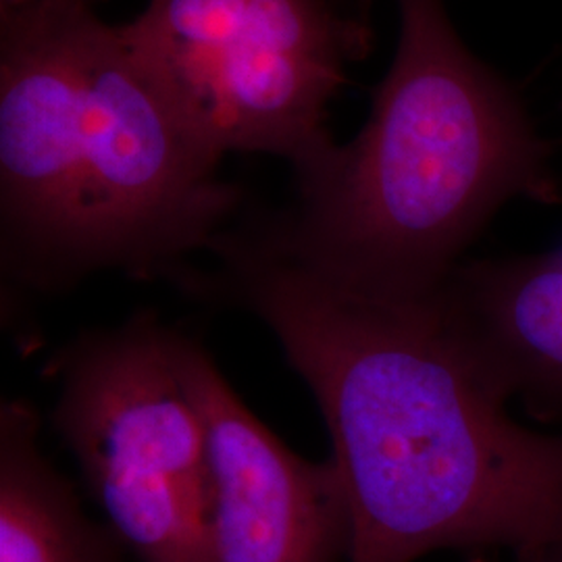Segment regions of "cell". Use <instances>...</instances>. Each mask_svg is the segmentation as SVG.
Here are the masks:
<instances>
[{
  "label": "cell",
  "mask_w": 562,
  "mask_h": 562,
  "mask_svg": "<svg viewBox=\"0 0 562 562\" xmlns=\"http://www.w3.org/2000/svg\"><path fill=\"white\" fill-rule=\"evenodd\" d=\"M211 273L173 280L234 302L278 338L331 434L350 513V562H415L440 550L562 548V431L508 413L434 299L346 292L262 227L225 232Z\"/></svg>",
  "instance_id": "1"
},
{
  "label": "cell",
  "mask_w": 562,
  "mask_h": 562,
  "mask_svg": "<svg viewBox=\"0 0 562 562\" xmlns=\"http://www.w3.org/2000/svg\"><path fill=\"white\" fill-rule=\"evenodd\" d=\"M92 0H0L2 269L59 290L178 276L240 194Z\"/></svg>",
  "instance_id": "2"
},
{
  "label": "cell",
  "mask_w": 562,
  "mask_h": 562,
  "mask_svg": "<svg viewBox=\"0 0 562 562\" xmlns=\"http://www.w3.org/2000/svg\"><path fill=\"white\" fill-rule=\"evenodd\" d=\"M398 7L364 127L299 173V206L262 229L346 292L425 302L506 202L559 204L562 183L521 94L462 44L443 0Z\"/></svg>",
  "instance_id": "3"
},
{
  "label": "cell",
  "mask_w": 562,
  "mask_h": 562,
  "mask_svg": "<svg viewBox=\"0 0 562 562\" xmlns=\"http://www.w3.org/2000/svg\"><path fill=\"white\" fill-rule=\"evenodd\" d=\"M121 30L206 148L296 176L336 146L327 104L371 48L367 0H148Z\"/></svg>",
  "instance_id": "4"
},
{
  "label": "cell",
  "mask_w": 562,
  "mask_h": 562,
  "mask_svg": "<svg viewBox=\"0 0 562 562\" xmlns=\"http://www.w3.org/2000/svg\"><path fill=\"white\" fill-rule=\"evenodd\" d=\"M53 422L140 562H217L213 475L176 331L148 315L74 341L55 367Z\"/></svg>",
  "instance_id": "5"
},
{
  "label": "cell",
  "mask_w": 562,
  "mask_h": 562,
  "mask_svg": "<svg viewBox=\"0 0 562 562\" xmlns=\"http://www.w3.org/2000/svg\"><path fill=\"white\" fill-rule=\"evenodd\" d=\"M213 475L217 562H350V513L334 459L292 452L238 398L196 341L176 334Z\"/></svg>",
  "instance_id": "6"
},
{
  "label": "cell",
  "mask_w": 562,
  "mask_h": 562,
  "mask_svg": "<svg viewBox=\"0 0 562 562\" xmlns=\"http://www.w3.org/2000/svg\"><path fill=\"white\" fill-rule=\"evenodd\" d=\"M434 301L508 401L562 425V246L461 262Z\"/></svg>",
  "instance_id": "7"
},
{
  "label": "cell",
  "mask_w": 562,
  "mask_h": 562,
  "mask_svg": "<svg viewBox=\"0 0 562 562\" xmlns=\"http://www.w3.org/2000/svg\"><path fill=\"white\" fill-rule=\"evenodd\" d=\"M30 404L0 413V562H123L117 533L92 521L74 485L42 454Z\"/></svg>",
  "instance_id": "8"
},
{
  "label": "cell",
  "mask_w": 562,
  "mask_h": 562,
  "mask_svg": "<svg viewBox=\"0 0 562 562\" xmlns=\"http://www.w3.org/2000/svg\"><path fill=\"white\" fill-rule=\"evenodd\" d=\"M529 562H562V548L550 550V552H546V554H542V557H538L536 561Z\"/></svg>",
  "instance_id": "9"
},
{
  "label": "cell",
  "mask_w": 562,
  "mask_h": 562,
  "mask_svg": "<svg viewBox=\"0 0 562 562\" xmlns=\"http://www.w3.org/2000/svg\"><path fill=\"white\" fill-rule=\"evenodd\" d=\"M515 562H529V561H525V559H515Z\"/></svg>",
  "instance_id": "10"
},
{
  "label": "cell",
  "mask_w": 562,
  "mask_h": 562,
  "mask_svg": "<svg viewBox=\"0 0 562 562\" xmlns=\"http://www.w3.org/2000/svg\"><path fill=\"white\" fill-rule=\"evenodd\" d=\"M92 2H97V0H92Z\"/></svg>",
  "instance_id": "11"
}]
</instances>
